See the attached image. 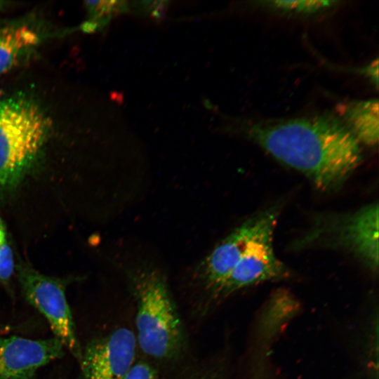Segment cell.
Segmentation results:
<instances>
[{
  "label": "cell",
  "mask_w": 379,
  "mask_h": 379,
  "mask_svg": "<svg viewBox=\"0 0 379 379\" xmlns=\"http://www.w3.org/2000/svg\"><path fill=\"white\" fill-rule=\"evenodd\" d=\"M249 135L321 191L339 188L361 162L360 143L341 121L314 117L255 124Z\"/></svg>",
  "instance_id": "1"
},
{
  "label": "cell",
  "mask_w": 379,
  "mask_h": 379,
  "mask_svg": "<svg viewBox=\"0 0 379 379\" xmlns=\"http://www.w3.org/2000/svg\"><path fill=\"white\" fill-rule=\"evenodd\" d=\"M137 303L136 340L141 350L158 359H168L181 351L183 326L165 278L145 270L132 274Z\"/></svg>",
  "instance_id": "2"
},
{
  "label": "cell",
  "mask_w": 379,
  "mask_h": 379,
  "mask_svg": "<svg viewBox=\"0 0 379 379\" xmlns=\"http://www.w3.org/2000/svg\"><path fill=\"white\" fill-rule=\"evenodd\" d=\"M48 118L36 104L20 97L0 98V193L19 184L42 150Z\"/></svg>",
  "instance_id": "3"
},
{
  "label": "cell",
  "mask_w": 379,
  "mask_h": 379,
  "mask_svg": "<svg viewBox=\"0 0 379 379\" xmlns=\"http://www.w3.org/2000/svg\"><path fill=\"white\" fill-rule=\"evenodd\" d=\"M15 272L26 300L45 317L55 338L79 362L82 349L65 295L68 280L42 274L19 256Z\"/></svg>",
  "instance_id": "4"
},
{
  "label": "cell",
  "mask_w": 379,
  "mask_h": 379,
  "mask_svg": "<svg viewBox=\"0 0 379 379\" xmlns=\"http://www.w3.org/2000/svg\"><path fill=\"white\" fill-rule=\"evenodd\" d=\"M270 228L249 244L244 253L225 280L211 291V298L221 300L241 288L290 277L286 265L276 256Z\"/></svg>",
  "instance_id": "5"
},
{
  "label": "cell",
  "mask_w": 379,
  "mask_h": 379,
  "mask_svg": "<svg viewBox=\"0 0 379 379\" xmlns=\"http://www.w3.org/2000/svg\"><path fill=\"white\" fill-rule=\"evenodd\" d=\"M278 211L266 210L232 232L201 262L199 277L206 288L214 290L234 268L251 241L264 231L275 227Z\"/></svg>",
  "instance_id": "6"
},
{
  "label": "cell",
  "mask_w": 379,
  "mask_h": 379,
  "mask_svg": "<svg viewBox=\"0 0 379 379\" xmlns=\"http://www.w3.org/2000/svg\"><path fill=\"white\" fill-rule=\"evenodd\" d=\"M137 340L120 327L89 342L79 361L84 379H124L135 363Z\"/></svg>",
  "instance_id": "7"
},
{
  "label": "cell",
  "mask_w": 379,
  "mask_h": 379,
  "mask_svg": "<svg viewBox=\"0 0 379 379\" xmlns=\"http://www.w3.org/2000/svg\"><path fill=\"white\" fill-rule=\"evenodd\" d=\"M56 338L32 340L20 336L0 338V379H34L36 371L65 354Z\"/></svg>",
  "instance_id": "8"
},
{
  "label": "cell",
  "mask_w": 379,
  "mask_h": 379,
  "mask_svg": "<svg viewBox=\"0 0 379 379\" xmlns=\"http://www.w3.org/2000/svg\"><path fill=\"white\" fill-rule=\"evenodd\" d=\"M336 228L338 243L372 272L378 268V206L371 204L348 215Z\"/></svg>",
  "instance_id": "9"
},
{
  "label": "cell",
  "mask_w": 379,
  "mask_h": 379,
  "mask_svg": "<svg viewBox=\"0 0 379 379\" xmlns=\"http://www.w3.org/2000/svg\"><path fill=\"white\" fill-rule=\"evenodd\" d=\"M345 124L358 141L374 146L378 141V102H352L339 107Z\"/></svg>",
  "instance_id": "10"
},
{
  "label": "cell",
  "mask_w": 379,
  "mask_h": 379,
  "mask_svg": "<svg viewBox=\"0 0 379 379\" xmlns=\"http://www.w3.org/2000/svg\"><path fill=\"white\" fill-rule=\"evenodd\" d=\"M39 35L26 25L0 28V74L22 60L39 43Z\"/></svg>",
  "instance_id": "11"
},
{
  "label": "cell",
  "mask_w": 379,
  "mask_h": 379,
  "mask_svg": "<svg viewBox=\"0 0 379 379\" xmlns=\"http://www.w3.org/2000/svg\"><path fill=\"white\" fill-rule=\"evenodd\" d=\"M15 271L13 251L9 243L8 234L0 216V283L11 293V281Z\"/></svg>",
  "instance_id": "12"
},
{
  "label": "cell",
  "mask_w": 379,
  "mask_h": 379,
  "mask_svg": "<svg viewBox=\"0 0 379 379\" xmlns=\"http://www.w3.org/2000/svg\"><path fill=\"white\" fill-rule=\"evenodd\" d=\"M267 6L283 12L297 14H313L331 8L335 1H270L264 2Z\"/></svg>",
  "instance_id": "13"
},
{
  "label": "cell",
  "mask_w": 379,
  "mask_h": 379,
  "mask_svg": "<svg viewBox=\"0 0 379 379\" xmlns=\"http://www.w3.org/2000/svg\"><path fill=\"white\" fill-rule=\"evenodd\" d=\"M124 379H159L156 371L147 363L135 362Z\"/></svg>",
  "instance_id": "14"
},
{
  "label": "cell",
  "mask_w": 379,
  "mask_h": 379,
  "mask_svg": "<svg viewBox=\"0 0 379 379\" xmlns=\"http://www.w3.org/2000/svg\"><path fill=\"white\" fill-rule=\"evenodd\" d=\"M364 73L368 75V78L377 86L378 84V62L377 59L365 68Z\"/></svg>",
  "instance_id": "15"
},
{
  "label": "cell",
  "mask_w": 379,
  "mask_h": 379,
  "mask_svg": "<svg viewBox=\"0 0 379 379\" xmlns=\"http://www.w3.org/2000/svg\"><path fill=\"white\" fill-rule=\"evenodd\" d=\"M201 379H218V378H201Z\"/></svg>",
  "instance_id": "16"
}]
</instances>
